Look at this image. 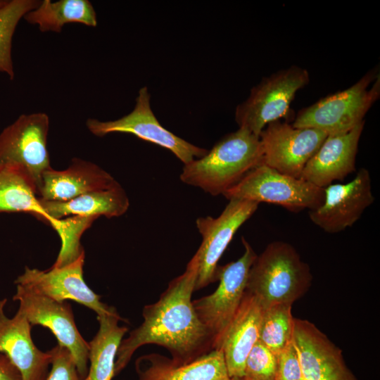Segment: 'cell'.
I'll list each match as a JSON object with an SVG mask.
<instances>
[{"label": "cell", "mask_w": 380, "mask_h": 380, "mask_svg": "<svg viewBox=\"0 0 380 380\" xmlns=\"http://www.w3.org/2000/svg\"><path fill=\"white\" fill-rule=\"evenodd\" d=\"M198 265L196 253L185 271L169 283L159 299L144 308L143 322L122 340L118 348L115 376L128 365L134 352L146 344L164 347L177 364L189 363L214 350L212 336L191 300Z\"/></svg>", "instance_id": "cell-1"}, {"label": "cell", "mask_w": 380, "mask_h": 380, "mask_svg": "<svg viewBox=\"0 0 380 380\" xmlns=\"http://www.w3.org/2000/svg\"><path fill=\"white\" fill-rule=\"evenodd\" d=\"M258 136L239 128L222 137L206 154L184 165L180 179L212 196L223 194L262 164Z\"/></svg>", "instance_id": "cell-2"}, {"label": "cell", "mask_w": 380, "mask_h": 380, "mask_svg": "<svg viewBox=\"0 0 380 380\" xmlns=\"http://www.w3.org/2000/svg\"><path fill=\"white\" fill-rule=\"evenodd\" d=\"M311 281L310 269L294 247L274 241L255 259L246 291L265 309L279 304L293 305L308 291Z\"/></svg>", "instance_id": "cell-3"}, {"label": "cell", "mask_w": 380, "mask_h": 380, "mask_svg": "<svg viewBox=\"0 0 380 380\" xmlns=\"http://www.w3.org/2000/svg\"><path fill=\"white\" fill-rule=\"evenodd\" d=\"M376 76L370 70L355 84L341 91L330 94L300 110L292 125L313 128L327 135L350 130L360 122L379 96V77L368 89Z\"/></svg>", "instance_id": "cell-4"}, {"label": "cell", "mask_w": 380, "mask_h": 380, "mask_svg": "<svg viewBox=\"0 0 380 380\" xmlns=\"http://www.w3.org/2000/svg\"><path fill=\"white\" fill-rule=\"evenodd\" d=\"M309 82L308 70L297 65L262 78L251 89L248 97L236 108L235 120L239 128L259 137L269 123L288 118L296 92Z\"/></svg>", "instance_id": "cell-5"}, {"label": "cell", "mask_w": 380, "mask_h": 380, "mask_svg": "<svg viewBox=\"0 0 380 380\" xmlns=\"http://www.w3.org/2000/svg\"><path fill=\"white\" fill-rule=\"evenodd\" d=\"M222 195L228 200L272 203L298 213L319 206L324 198V189L260 164Z\"/></svg>", "instance_id": "cell-6"}, {"label": "cell", "mask_w": 380, "mask_h": 380, "mask_svg": "<svg viewBox=\"0 0 380 380\" xmlns=\"http://www.w3.org/2000/svg\"><path fill=\"white\" fill-rule=\"evenodd\" d=\"M243 255L236 261L219 266L220 283L211 294L192 301L201 322L212 336L214 349H218L222 337L236 313L246 289L248 272L257 257L250 243L242 237Z\"/></svg>", "instance_id": "cell-7"}, {"label": "cell", "mask_w": 380, "mask_h": 380, "mask_svg": "<svg viewBox=\"0 0 380 380\" xmlns=\"http://www.w3.org/2000/svg\"><path fill=\"white\" fill-rule=\"evenodd\" d=\"M49 118L44 113L21 115L0 133V165L22 171L37 190L51 168L47 148Z\"/></svg>", "instance_id": "cell-8"}, {"label": "cell", "mask_w": 380, "mask_h": 380, "mask_svg": "<svg viewBox=\"0 0 380 380\" xmlns=\"http://www.w3.org/2000/svg\"><path fill=\"white\" fill-rule=\"evenodd\" d=\"M94 135L103 137L111 133H126L170 151L184 165L205 156L208 150L195 146L163 127L153 114L150 94L142 87L136 99L133 110L115 120L101 121L89 118L86 122Z\"/></svg>", "instance_id": "cell-9"}, {"label": "cell", "mask_w": 380, "mask_h": 380, "mask_svg": "<svg viewBox=\"0 0 380 380\" xmlns=\"http://www.w3.org/2000/svg\"><path fill=\"white\" fill-rule=\"evenodd\" d=\"M13 300L19 303L18 310L32 327L40 325L49 329L58 343L68 349L83 380L89 369V343L76 326L71 305L66 301L54 300L20 285H16Z\"/></svg>", "instance_id": "cell-10"}, {"label": "cell", "mask_w": 380, "mask_h": 380, "mask_svg": "<svg viewBox=\"0 0 380 380\" xmlns=\"http://www.w3.org/2000/svg\"><path fill=\"white\" fill-rule=\"evenodd\" d=\"M229 201L218 217H200L196 221L202 242L196 251L199 265L195 291L217 280L220 258L236 231L255 213L259 205L247 200Z\"/></svg>", "instance_id": "cell-11"}, {"label": "cell", "mask_w": 380, "mask_h": 380, "mask_svg": "<svg viewBox=\"0 0 380 380\" xmlns=\"http://www.w3.org/2000/svg\"><path fill=\"white\" fill-rule=\"evenodd\" d=\"M327 136L320 130L295 127L281 120L272 122L259 135L262 164L283 174L301 178L306 163Z\"/></svg>", "instance_id": "cell-12"}, {"label": "cell", "mask_w": 380, "mask_h": 380, "mask_svg": "<svg viewBox=\"0 0 380 380\" xmlns=\"http://www.w3.org/2000/svg\"><path fill=\"white\" fill-rule=\"evenodd\" d=\"M84 258L83 253L68 264L52 266L47 270L26 266L15 284L56 301H75L94 311L97 316L113 313L116 309L102 303L100 296L85 283L83 277Z\"/></svg>", "instance_id": "cell-13"}, {"label": "cell", "mask_w": 380, "mask_h": 380, "mask_svg": "<svg viewBox=\"0 0 380 380\" xmlns=\"http://www.w3.org/2000/svg\"><path fill=\"white\" fill-rule=\"evenodd\" d=\"M323 189V201L309 210V217L316 226L330 234L352 227L374 200L370 174L364 167L350 182L331 184Z\"/></svg>", "instance_id": "cell-14"}, {"label": "cell", "mask_w": 380, "mask_h": 380, "mask_svg": "<svg viewBox=\"0 0 380 380\" xmlns=\"http://www.w3.org/2000/svg\"><path fill=\"white\" fill-rule=\"evenodd\" d=\"M293 341L303 380H355L341 350L312 323L294 318Z\"/></svg>", "instance_id": "cell-15"}, {"label": "cell", "mask_w": 380, "mask_h": 380, "mask_svg": "<svg viewBox=\"0 0 380 380\" xmlns=\"http://www.w3.org/2000/svg\"><path fill=\"white\" fill-rule=\"evenodd\" d=\"M6 298L0 300V353L18 369L22 380H46L51 367V352H43L35 346L32 326L20 310L11 318L6 315Z\"/></svg>", "instance_id": "cell-16"}, {"label": "cell", "mask_w": 380, "mask_h": 380, "mask_svg": "<svg viewBox=\"0 0 380 380\" xmlns=\"http://www.w3.org/2000/svg\"><path fill=\"white\" fill-rule=\"evenodd\" d=\"M365 120L348 131L327 135L306 163L301 178L324 188L355 171L358 144Z\"/></svg>", "instance_id": "cell-17"}, {"label": "cell", "mask_w": 380, "mask_h": 380, "mask_svg": "<svg viewBox=\"0 0 380 380\" xmlns=\"http://www.w3.org/2000/svg\"><path fill=\"white\" fill-rule=\"evenodd\" d=\"M118 184L110 174L99 165L75 158L66 169L56 170L51 167L43 174L37 196L42 201L62 202Z\"/></svg>", "instance_id": "cell-18"}, {"label": "cell", "mask_w": 380, "mask_h": 380, "mask_svg": "<svg viewBox=\"0 0 380 380\" xmlns=\"http://www.w3.org/2000/svg\"><path fill=\"white\" fill-rule=\"evenodd\" d=\"M263 311L258 299L246 291L218 348L223 352L230 379L244 375L247 357L259 341Z\"/></svg>", "instance_id": "cell-19"}, {"label": "cell", "mask_w": 380, "mask_h": 380, "mask_svg": "<svg viewBox=\"0 0 380 380\" xmlns=\"http://www.w3.org/2000/svg\"><path fill=\"white\" fill-rule=\"evenodd\" d=\"M139 380H230L222 349H214L186 364L151 353L135 362Z\"/></svg>", "instance_id": "cell-20"}, {"label": "cell", "mask_w": 380, "mask_h": 380, "mask_svg": "<svg viewBox=\"0 0 380 380\" xmlns=\"http://www.w3.org/2000/svg\"><path fill=\"white\" fill-rule=\"evenodd\" d=\"M40 202L48 217L46 223L57 232L63 218L70 216L111 218L121 216L129 206L128 196L120 184L108 189L90 191L66 201Z\"/></svg>", "instance_id": "cell-21"}, {"label": "cell", "mask_w": 380, "mask_h": 380, "mask_svg": "<svg viewBox=\"0 0 380 380\" xmlns=\"http://www.w3.org/2000/svg\"><path fill=\"white\" fill-rule=\"evenodd\" d=\"M122 319L117 310L97 316L99 329L88 342L89 367L83 380H111L115 376L117 352L128 331L127 327L119 325Z\"/></svg>", "instance_id": "cell-22"}, {"label": "cell", "mask_w": 380, "mask_h": 380, "mask_svg": "<svg viewBox=\"0 0 380 380\" xmlns=\"http://www.w3.org/2000/svg\"><path fill=\"white\" fill-rule=\"evenodd\" d=\"M23 18L30 24L37 25L42 32H61L63 27L70 23L97 25L96 11L88 0H44Z\"/></svg>", "instance_id": "cell-23"}, {"label": "cell", "mask_w": 380, "mask_h": 380, "mask_svg": "<svg viewBox=\"0 0 380 380\" xmlns=\"http://www.w3.org/2000/svg\"><path fill=\"white\" fill-rule=\"evenodd\" d=\"M0 213H26L46 222L48 217L30 179L18 168L0 165Z\"/></svg>", "instance_id": "cell-24"}, {"label": "cell", "mask_w": 380, "mask_h": 380, "mask_svg": "<svg viewBox=\"0 0 380 380\" xmlns=\"http://www.w3.org/2000/svg\"><path fill=\"white\" fill-rule=\"evenodd\" d=\"M291 304L264 309L259 341L277 355L293 338V319Z\"/></svg>", "instance_id": "cell-25"}, {"label": "cell", "mask_w": 380, "mask_h": 380, "mask_svg": "<svg viewBox=\"0 0 380 380\" xmlns=\"http://www.w3.org/2000/svg\"><path fill=\"white\" fill-rule=\"evenodd\" d=\"M36 0L6 1L0 7V72L11 80L15 76L11 57L12 38L15 28L24 15L39 4Z\"/></svg>", "instance_id": "cell-26"}, {"label": "cell", "mask_w": 380, "mask_h": 380, "mask_svg": "<svg viewBox=\"0 0 380 380\" xmlns=\"http://www.w3.org/2000/svg\"><path fill=\"white\" fill-rule=\"evenodd\" d=\"M96 219L82 216H70L61 219V229L58 234L61 248L53 267L68 264L84 253L80 243L81 236Z\"/></svg>", "instance_id": "cell-27"}, {"label": "cell", "mask_w": 380, "mask_h": 380, "mask_svg": "<svg viewBox=\"0 0 380 380\" xmlns=\"http://www.w3.org/2000/svg\"><path fill=\"white\" fill-rule=\"evenodd\" d=\"M277 357L258 341L250 351L243 377L248 380H275Z\"/></svg>", "instance_id": "cell-28"}, {"label": "cell", "mask_w": 380, "mask_h": 380, "mask_svg": "<svg viewBox=\"0 0 380 380\" xmlns=\"http://www.w3.org/2000/svg\"><path fill=\"white\" fill-rule=\"evenodd\" d=\"M49 351L52 357L46 380H82L74 358L68 348L58 343Z\"/></svg>", "instance_id": "cell-29"}, {"label": "cell", "mask_w": 380, "mask_h": 380, "mask_svg": "<svg viewBox=\"0 0 380 380\" xmlns=\"http://www.w3.org/2000/svg\"><path fill=\"white\" fill-rule=\"evenodd\" d=\"M276 357L275 380H303L299 357L293 338Z\"/></svg>", "instance_id": "cell-30"}, {"label": "cell", "mask_w": 380, "mask_h": 380, "mask_svg": "<svg viewBox=\"0 0 380 380\" xmlns=\"http://www.w3.org/2000/svg\"><path fill=\"white\" fill-rule=\"evenodd\" d=\"M0 380H22L20 372L2 353H0Z\"/></svg>", "instance_id": "cell-31"}, {"label": "cell", "mask_w": 380, "mask_h": 380, "mask_svg": "<svg viewBox=\"0 0 380 380\" xmlns=\"http://www.w3.org/2000/svg\"><path fill=\"white\" fill-rule=\"evenodd\" d=\"M230 380H248V379H246V378H244V377L243 376V377H235V378H232V379H230Z\"/></svg>", "instance_id": "cell-32"}, {"label": "cell", "mask_w": 380, "mask_h": 380, "mask_svg": "<svg viewBox=\"0 0 380 380\" xmlns=\"http://www.w3.org/2000/svg\"><path fill=\"white\" fill-rule=\"evenodd\" d=\"M6 1H0V7L2 6Z\"/></svg>", "instance_id": "cell-33"}]
</instances>
